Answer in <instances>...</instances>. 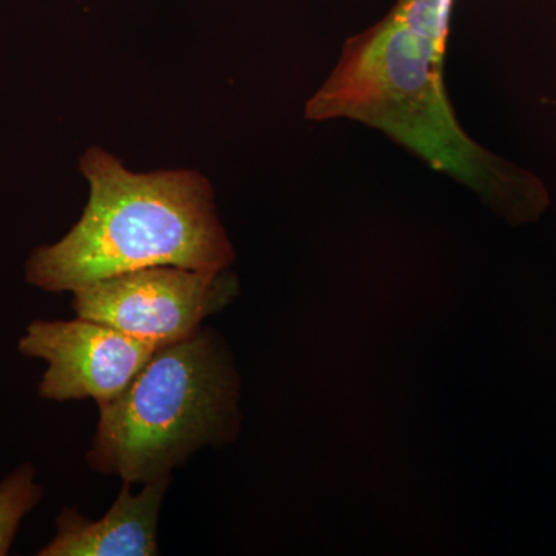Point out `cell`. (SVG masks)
<instances>
[{
    "instance_id": "1",
    "label": "cell",
    "mask_w": 556,
    "mask_h": 556,
    "mask_svg": "<svg viewBox=\"0 0 556 556\" xmlns=\"http://www.w3.org/2000/svg\"><path fill=\"white\" fill-rule=\"evenodd\" d=\"M80 170L89 203L64 239L31 252L25 280L33 287L56 294L155 266L223 273L232 265L214 192L197 172L134 174L98 148L84 153Z\"/></svg>"
},
{
    "instance_id": "2",
    "label": "cell",
    "mask_w": 556,
    "mask_h": 556,
    "mask_svg": "<svg viewBox=\"0 0 556 556\" xmlns=\"http://www.w3.org/2000/svg\"><path fill=\"white\" fill-rule=\"evenodd\" d=\"M240 376L215 332L161 346L115 401L100 405L86 459L91 470L123 481H156L197 452L236 441Z\"/></svg>"
},
{
    "instance_id": "3",
    "label": "cell",
    "mask_w": 556,
    "mask_h": 556,
    "mask_svg": "<svg viewBox=\"0 0 556 556\" xmlns=\"http://www.w3.org/2000/svg\"><path fill=\"white\" fill-rule=\"evenodd\" d=\"M228 270L155 266L104 278L73 291L76 317L100 321L159 346L192 338L207 317L236 299Z\"/></svg>"
},
{
    "instance_id": "4",
    "label": "cell",
    "mask_w": 556,
    "mask_h": 556,
    "mask_svg": "<svg viewBox=\"0 0 556 556\" xmlns=\"http://www.w3.org/2000/svg\"><path fill=\"white\" fill-rule=\"evenodd\" d=\"M161 346L119 329L76 317L33 320L17 343L22 356L47 364L38 383L43 401H115Z\"/></svg>"
},
{
    "instance_id": "5",
    "label": "cell",
    "mask_w": 556,
    "mask_h": 556,
    "mask_svg": "<svg viewBox=\"0 0 556 556\" xmlns=\"http://www.w3.org/2000/svg\"><path fill=\"white\" fill-rule=\"evenodd\" d=\"M172 477L146 482L134 495L124 481L118 497L98 521L76 508H64L56 518V535L39 556H155L159 548L160 510Z\"/></svg>"
},
{
    "instance_id": "6",
    "label": "cell",
    "mask_w": 556,
    "mask_h": 556,
    "mask_svg": "<svg viewBox=\"0 0 556 556\" xmlns=\"http://www.w3.org/2000/svg\"><path fill=\"white\" fill-rule=\"evenodd\" d=\"M36 473V467L25 463L0 481V556L10 554L22 521L42 500Z\"/></svg>"
},
{
    "instance_id": "7",
    "label": "cell",
    "mask_w": 556,
    "mask_h": 556,
    "mask_svg": "<svg viewBox=\"0 0 556 556\" xmlns=\"http://www.w3.org/2000/svg\"><path fill=\"white\" fill-rule=\"evenodd\" d=\"M453 3L455 0H397L391 11L420 38L447 50Z\"/></svg>"
}]
</instances>
